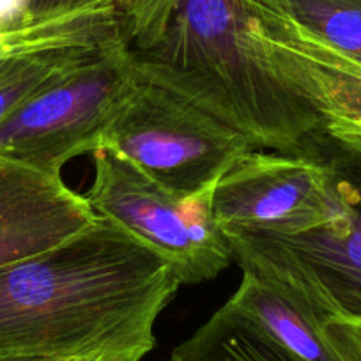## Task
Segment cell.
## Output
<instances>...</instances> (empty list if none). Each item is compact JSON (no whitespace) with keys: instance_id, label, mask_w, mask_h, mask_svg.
<instances>
[{"instance_id":"16","label":"cell","mask_w":361,"mask_h":361,"mask_svg":"<svg viewBox=\"0 0 361 361\" xmlns=\"http://www.w3.org/2000/svg\"><path fill=\"white\" fill-rule=\"evenodd\" d=\"M128 2L130 0H29L27 15L39 18V16L64 15V13L82 11V9L109 8V6L124 8Z\"/></svg>"},{"instance_id":"10","label":"cell","mask_w":361,"mask_h":361,"mask_svg":"<svg viewBox=\"0 0 361 361\" xmlns=\"http://www.w3.org/2000/svg\"><path fill=\"white\" fill-rule=\"evenodd\" d=\"M227 303L300 361H343L322 331L324 321L303 301L262 276L243 271L241 283Z\"/></svg>"},{"instance_id":"14","label":"cell","mask_w":361,"mask_h":361,"mask_svg":"<svg viewBox=\"0 0 361 361\" xmlns=\"http://www.w3.org/2000/svg\"><path fill=\"white\" fill-rule=\"evenodd\" d=\"M176 4L177 0H130L124 6V27L133 50H145L159 39Z\"/></svg>"},{"instance_id":"7","label":"cell","mask_w":361,"mask_h":361,"mask_svg":"<svg viewBox=\"0 0 361 361\" xmlns=\"http://www.w3.org/2000/svg\"><path fill=\"white\" fill-rule=\"evenodd\" d=\"M322 135L310 154L253 149L235 159L211 197L221 231L296 234L321 225L331 209V166Z\"/></svg>"},{"instance_id":"11","label":"cell","mask_w":361,"mask_h":361,"mask_svg":"<svg viewBox=\"0 0 361 361\" xmlns=\"http://www.w3.org/2000/svg\"><path fill=\"white\" fill-rule=\"evenodd\" d=\"M169 361H300L259 324L225 303Z\"/></svg>"},{"instance_id":"1","label":"cell","mask_w":361,"mask_h":361,"mask_svg":"<svg viewBox=\"0 0 361 361\" xmlns=\"http://www.w3.org/2000/svg\"><path fill=\"white\" fill-rule=\"evenodd\" d=\"M183 286L179 271L114 221L0 269V361H142Z\"/></svg>"},{"instance_id":"5","label":"cell","mask_w":361,"mask_h":361,"mask_svg":"<svg viewBox=\"0 0 361 361\" xmlns=\"http://www.w3.org/2000/svg\"><path fill=\"white\" fill-rule=\"evenodd\" d=\"M140 83L131 44L73 68L0 121V154L51 173L103 149L106 128Z\"/></svg>"},{"instance_id":"18","label":"cell","mask_w":361,"mask_h":361,"mask_svg":"<svg viewBox=\"0 0 361 361\" xmlns=\"http://www.w3.org/2000/svg\"><path fill=\"white\" fill-rule=\"evenodd\" d=\"M324 135H328L331 140H335L336 144L342 145L347 151L361 156V135L345 133V131H324Z\"/></svg>"},{"instance_id":"9","label":"cell","mask_w":361,"mask_h":361,"mask_svg":"<svg viewBox=\"0 0 361 361\" xmlns=\"http://www.w3.org/2000/svg\"><path fill=\"white\" fill-rule=\"evenodd\" d=\"M96 220L61 173L0 154V269L62 245Z\"/></svg>"},{"instance_id":"15","label":"cell","mask_w":361,"mask_h":361,"mask_svg":"<svg viewBox=\"0 0 361 361\" xmlns=\"http://www.w3.org/2000/svg\"><path fill=\"white\" fill-rule=\"evenodd\" d=\"M322 331L343 361H361V322L329 317Z\"/></svg>"},{"instance_id":"2","label":"cell","mask_w":361,"mask_h":361,"mask_svg":"<svg viewBox=\"0 0 361 361\" xmlns=\"http://www.w3.org/2000/svg\"><path fill=\"white\" fill-rule=\"evenodd\" d=\"M133 51L142 82L206 110L255 149L310 154L324 133L310 102L253 48L241 0H177L159 39Z\"/></svg>"},{"instance_id":"19","label":"cell","mask_w":361,"mask_h":361,"mask_svg":"<svg viewBox=\"0 0 361 361\" xmlns=\"http://www.w3.org/2000/svg\"><path fill=\"white\" fill-rule=\"evenodd\" d=\"M66 361H94V360H66Z\"/></svg>"},{"instance_id":"17","label":"cell","mask_w":361,"mask_h":361,"mask_svg":"<svg viewBox=\"0 0 361 361\" xmlns=\"http://www.w3.org/2000/svg\"><path fill=\"white\" fill-rule=\"evenodd\" d=\"M29 0H0V27L18 22L27 15Z\"/></svg>"},{"instance_id":"4","label":"cell","mask_w":361,"mask_h":361,"mask_svg":"<svg viewBox=\"0 0 361 361\" xmlns=\"http://www.w3.org/2000/svg\"><path fill=\"white\" fill-rule=\"evenodd\" d=\"M103 149L119 152L179 197L214 190L248 138L206 110L154 83H138L106 128Z\"/></svg>"},{"instance_id":"3","label":"cell","mask_w":361,"mask_h":361,"mask_svg":"<svg viewBox=\"0 0 361 361\" xmlns=\"http://www.w3.org/2000/svg\"><path fill=\"white\" fill-rule=\"evenodd\" d=\"M331 166V209L296 234L224 231L232 259L303 301L322 321L361 322V156L324 135Z\"/></svg>"},{"instance_id":"13","label":"cell","mask_w":361,"mask_h":361,"mask_svg":"<svg viewBox=\"0 0 361 361\" xmlns=\"http://www.w3.org/2000/svg\"><path fill=\"white\" fill-rule=\"evenodd\" d=\"M102 51L105 50L78 51V54H47L22 59L13 69L11 75L0 82V121L11 116L16 109L29 102L44 87H48L68 71H71L73 68Z\"/></svg>"},{"instance_id":"8","label":"cell","mask_w":361,"mask_h":361,"mask_svg":"<svg viewBox=\"0 0 361 361\" xmlns=\"http://www.w3.org/2000/svg\"><path fill=\"white\" fill-rule=\"evenodd\" d=\"M253 48L317 110L324 131L361 135V61L331 50L269 0H241Z\"/></svg>"},{"instance_id":"6","label":"cell","mask_w":361,"mask_h":361,"mask_svg":"<svg viewBox=\"0 0 361 361\" xmlns=\"http://www.w3.org/2000/svg\"><path fill=\"white\" fill-rule=\"evenodd\" d=\"M92 156L94 177L83 197L98 216L144 241L179 271L183 286L214 280L232 262L227 238L213 214V190L179 197L145 176L119 152Z\"/></svg>"},{"instance_id":"12","label":"cell","mask_w":361,"mask_h":361,"mask_svg":"<svg viewBox=\"0 0 361 361\" xmlns=\"http://www.w3.org/2000/svg\"><path fill=\"white\" fill-rule=\"evenodd\" d=\"M303 32L361 61V0H269Z\"/></svg>"}]
</instances>
